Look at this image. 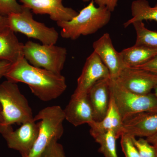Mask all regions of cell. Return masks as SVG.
I'll use <instances>...</instances> for the list:
<instances>
[{
  "label": "cell",
  "instance_id": "obj_1",
  "mask_svg": "<svg viewBox=\"0 0 157 157\" xmlns=\"http://www.w3.org/2000/svg\"><path fill=\"white\" fill-rule=\"evenodd\" d=\"M4 77L12 82L27 85L34 95L44 102L58 98L67 88L66 78L61 74L34 67L24 56L11 63Z\"/></svg>",
  "mask_w": 157,
  "mask_h": 157
},
{
  "label": "cell",
  "instance_id": "obj_2",
  "mask_svg": "<svg viewBox=\"0 0 157 157\" xmlns=\"http://www.w3.org/2000/svg\"><path fill=\"white\" fill-rule=\"evenodd\" d=\"M111 13L105 7H96L91 1L73 19L58 21L57 24L62 29V37L76 40L80 36L95 33L105 26L110 21Z\"/></svg>",
  "mask_w": 157,
  "mask_h": 157
},
{
  "label": "cell",
  "instance_id": "obj_3",
  "mask_svg": "<svg viewBox=\"0 0 157 157\" xmlns=\"http://www.w3.org/2000/svg\"><path fill=\"white\" fill-rule=\"evenodd\" d=\"M0 104L2 108L3 125L24 124L33 121L28 101L17 83L7 80L0 84Z\"/></svg>",
  "mask_w": 157,
  "mask_h": 157
},
{
  "label": "cell",
  "instance_id": "obj_4",
  "mask_svg": "<svg viewBox=\"0 0 157 157\" xmlns=\"http://www.w3.org/2000/svg\"><path fill=\"white\" fill-rule=\"evenodd\" d=\"M40 121L38 137L33 147L27 157H40L45 148L52 141L58 140L64 132L63 122L65 119L63 109L59 106H52L41 109L34 117Z\"/></svg>",
  "mask_w": 157,
  "mask_h": 157
},
{
  "label": "cell",
  "instance_id": "obj_5",
  "mask_svg": "<svg viewBox=\"0 0 157 157\" xmlns=\"http://www.w3.org/2000/svg\"><path fill=\"white\" fill-rule=\"evenodd\" d=\"M109 90L123 122L138 113L157 109V97L154 94H139L132 92L111 78Z\"/></svg>",
  "mask_w": 157,
  "mask_h": 157
},
{
  "label": "cell",
  "instance_id": "obj_6",
  "mask_svg": "<svg viewBox=\"0 0 157 157\" xmlns=\"http://www.w3.org/2000/svg\"><path fill=\"white\" fill-rule=\"evenodd\" d=\"M23 54L30 64L56 74H61L67 59L66 48L29 41L23 47Z\"/></svg>",
  "mask_w": 157,
  "mask_h": 157
},
{
  "label": "cell",
  "instance_id": "obj_7",
  "mask_svg": "<svg viewBox=\"0 0 157 157\" xmlns=\"http://www.w3.org/2000/svg\"><path fill=\"white\" fill-rule=\"evenodd\" d=\"M30 10L24 6L21 12L8 15L9 29L14 33H21L29 38L39 40L44 45H55L59 38L56 30L35 20Z\"/></svg>",
  "mask_w": 157,
  "mask_h": 157
},
{
  "label": "cell",
  "instance_id": "obj_8",
  "mask_svg": "<svg viewBox=\"0 0 157 157\" xmlns=\"http://www.w3.org/2000/svg\"><path fill=\"white\" fill-rule=\"evenodd\" d=\"M39 123L34 120L22 124L15 131L11 125L0 124V134L9 148L19 152L22 157H27L30 152L38 137Z\"/></svg>",
  "mask_w": 157,
  "mask_h": 157
},
{
  "label": "cell",
  "instance_id": "obj_9",
  "mask_svg": "<svg viewBox=\"0 0 157 157\" xmlns=\"http://www.w3.org/2000/svg\"><path fill=\"white\" fill-rule=\"evenodd\" d=\"M110 77L109 70L94 52L86 59L81 75L77 79V86L72 96H87L96 82Z\"/></svg>",
  "mask_w": 157,
  "mask_h": 157
},
{
  "label": "cell",
  "instance_id": "obj_10",
  "mask_svg": "<svg viewBox=\"0 0 157 157\" xmlns=\"http://www.w3.org/2000/svg\"><path fill=\"white\" fill-rule=\"evenodd\" d=\"M114 80L132 92L147 94L157 86V74L140 68L126 67Z\"/></svg>",
  "mask_w": 157,
  "mask_h": 157
},
{
  "label": "cell",
  "instance_id": "obj_11",
  "mask_svg": "<svg viewBox=\"0 0 157 157\" xmlns=\"http://www.w3.org/2000/svg\"><path fill=\"white\" fill-rule=\"evenodd\" d=\"M93 47L94 52L109 70L110 78L116 79L126 67L120 53L113 46L109 34H104L93 43Z\"/></svg>",
  "mask_w": 157,
  "mask_h": 157
},
{
  "label": "cell",
  "instance_id": "obj_12",
  "mask_svg": "<svg viewBox=\"0 0 157 157\" xmlns=\"http://www.w3.org/2000/svg\"><path fill=\"white\" fill-rule=\"evenodd\" d=\"M23 6L36 14H47L54 21H69L78 13L74 9L65 7L63 0H19Z\"/></svg>",
  "mask_w": 157,
  "mask_h": 157
},
{
  "label": "cell",
  "instance_id": "obj_13",
  "mask_svg": "<svg viewBox=\"0 0 157 157\" xmlns=\"http://www.w3.org/2000/svg\"><path fill=\"white\" fill-rule=\"evenodd\" d=\"M157 133V109L138 113L124 121L123 133L131 136L147 138Z\"/></svg>",
  "mask_w": 157,
  "mask_h": 157
},
{
  "label": "cell",
  "instance_id": "obj_14",
  "mask_svg": "<svg viewBox=\"0 0 157 157\" xmlns=\"http://www.w3.org/2000/svg\"><path fill=\"white\" fill-rule=\"evenodd\" d=\"M65 119L75 127L94 121L91 105L88 95L71 99L65 109Z\"/></svg>",
  "mask_w": 157,
  "mask_h": 157
},
{
  "label": "cell",
  "instance_id": "obj_15",
  "mask_svg": "<svg viewBox=\"0 0 157 157\" xmlns=\"http://www.w3.org/2000/svg\"><path fill=\"white\" fill-rule=\"evenodd\" d=\"M110 77H108L98 81L88 94L92 108L94 121H101L107 113L110 100Z\"/></svg>",
  "mask_w": 157,
  "mask_h": 157
},
{
  "label": "cell",
  "instance_id": "obj_16",
  "mask_svg": "<svg viewBox=\"0 0 157 157\" xmlns=\"http://www.w3.org/2000/svg\"><path fill=\"white\" fill-rule=\"evenodd\" d=\"M123 121L110 94L109 107L105 117L101 121L89 124L90 134L92 136L108 131L114 132L118 137L123 133Z\"/></svg>",
  "mask_w": 157,
  "mask_h": 157
},
{
  "label": "cell",
  "instance_id": "obj_17",
  "mask_svg": "<svg viewBox=\"0 0 157 157\" xmlns=\"http://www.w3.org/2000/svg\"><path fill=\"white\" fill-rule=\"evenodd\" d=\"M23 45L10 29L0 32V62L5 61L13 63L24 56Z\"/></svg>",
  "mask_w": 157,
  "mask_h": 157
},
{
  "label": "cell",
  "instance_id": "obj_18",
  "mask_svg": "<svg viewBox=\"0 0 157 157\" xmlns=\"http://www.w3.org/2000/svg\"><path fill=\"white\" fill-rule=\"evenodd\" d=\"M125 67H135L147 63L157 56V48L135 45L121 52Z\"/></svg>",
  "mask_w": 157,
  "mask_h": 157
},
{
  "label": "cell",
  "instance_id": "obj_19",
  "mask_svg": "<svg viewBox=\"0 0 157 157\" xmlns=\"http://www.w3.org/2000/svg\"><path fill=\"white\" fill-rule=\"evenodd\" d=\"M132 17L124 24L127 28L133 22L143 21H154L157 22V3L151 7L147 0H135L131 6Z\"/></svg>",
  "mask_w": 157,
  "mask_h": 157
},
{
  "label": "cell",
  "instance_id": "obj_20",
  "mask_svg": "<svg viewBox=\"0 0 157 157\" xmlns=\"http://www.w3.org/2000/svg\"><path fill=\"white\" fill-rule=\"evenodd\" d=\"M93 138L100 144L98 151L104 157H118L116 141L118 138L114 132L108 131L93 135Z\"/></svg>",
  "mask_w": 157,
  "mask_h": 157
},
{
  "label": "cell",
  "instance_id": "obj_21",
  "mask_svg": "<svg viewBox=\"0 0 157 157\" xmlns=\"http://www.w3.org/2000/svg\"><path fill=\"white\" fill-rule=\"evenodd\" d=\"M132 25L136 32L135 45L157 48V32L146 28L142 21H136Z\"/></svg>",
  "mask_w": 157,
  "mask_h": 157
},
{
  "label": "cell",
  "instance_id": "obj_22",
  "mask_svg": "<svg viewBox=\"0 0 157 157\" xmlns=\"http://www.w3.org/2000/svg\"><path fill=\"white\" fill-rule=\"evenodd\" d=\"M133 136L123 133L121 136V144L125 157H140L133 140Z\"/></svg>",
  "mask_w": 157,
  "mask_h": 157
},
{
  "label": "cell",
  "instance_id": "obj_23",
  "mask_svg": "<svg viewBox=\"0 0 157 157\" xmlns=\"http://www.w3.org/2000/svg\"><path fill=\"white\" fill-rule=\"evenodd\" d=\"M133 142L136 146L140 157H156L155 152L153 146L143 137L136 139L133 137Z\"/></svg>",
  "mask_w": 157,
  "mask_h": 157
},
{
  "label": "cell",
  "instance_id": "obj_24",
  "mask_svg": "<svg viewBox=\"0 0 157 157\" xmlns=\"http://www.w3.org/2000/svg\"><path fill=\"white\" fill-rule=\"evenodd\" d=\"M24 8V6L18 4L16 0H0V14L3 16L20 13Z\"/></svg>",
  "mask_w": 157,
  "mask_h": 157
},
{
  "label": "cell",
  "instance_id": "obj_25",
  "mask_svg": "<svg viewBox=\"0 0 157 157\" xmlns=\"http://www.w3.org/2000/svg\"><path fill=\"white\" fill-rule=\"evenodd\" d=\"M40 157H67L63 146L58 140H52L42 152Z\"/></svg>",
  "mask_w": 157,
  "mask_h": 157
},
{
  "label": "cell",
  "instance_id": "obj_26",
  "mask_svg": "<svg viewBox=\"0 0 157 157\" xmlns=\"http://www.w3.org/2000/svg\"><path fill=\"white\" fill-rule=\"evenodd\" d=\"M83 2L93 1L98 5V7H105L112 12L117 6L118 0H82Z\"/></svg>",
  "mask_w": 157,
  "mask_h": 157
},
{
  "label": "cell",
  "instance_id": "obj_27",
  "mask_svg": "<svg viewBox=\"0 0 157 157\" xmlns=\"http://www.w3.org/2000/svg\"><path fill=\"white\" fill-rule=\"evenodd\" d=\"M135 67L147 70L157 74V56L147 63Z\"/></svg>",
  "mask_w": 157,
  "mask_h": 157
},
{
  "label": "cell",
  "instance_id": "obj_28",
  "mask_svg": "<svg viewBox=\"0 0 157 157\" xmlns=\"http://www.w3.org/2000/svg\"><path fill=\"white\" fill-rule=\"evenodd\" d=\"M11 63L8 61L0 62V80L1 78L4 77L5 74L9 70Z\"/></svg>",
  "mask_w": 157,
  "mask_h": 157
},
{
  "label": "cell",
  "instance_id": "obj_29",
  "mask_svg": "<svg viewBox=\"0 0 157 157\" xmlns=\"http://www.w3.org/2000/svg\"><path fill=\"white\" fill-rule=\"evenodd\" d=\"M9 29L7 16L0 14V32H4Z\"/></svg>",
  "mask_w": 157,
  "mask_h": 157
},
{
  "label": "cell",
  "instance_id": "obj_30",
  "mask_svg": "<svg viewBox=\"0 0 157 157\" xmlns=\"http://www.w3.org/2000/svg\"><path fill=\"white\" fill-rule=\"evenodd\" d=\"M146 139L153 146L155 152L156 157H157V133L150 137L146 138Z\"/></svg>",
  "mask_w": 157,
  "mask_h": 157
},
{
  "label": "cell",
  "instance_id": "obj_31",
  "mask_svg": "<svg viewBox=\"0 0 157 157\" xmlns=\"http://www.w3.org/2000/svg\"><path fill=\"white\" fill-rule=\"evenodd\" d=\"M3 122L2 108V105L0 104V124L2 123Z\"/></svg>",
  "mask_w": 157,
  "mask_h": 157
},
{
  "label": "cell",
  "instance_id": "obj_32",
  "mask_svg": "<svg viewBox=\"0 0 157 157\" xmlns=\"http://www.w3.org/2000/svg\"><path fill=\"white\" fill-rule=\"evenodd\" d=\"M154 90V94L157 97V86L155 88Z\"/></svg>",
  "mask_w": 157,
  "mask_h": 157
}]
</instances>
